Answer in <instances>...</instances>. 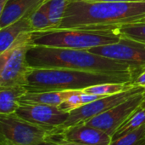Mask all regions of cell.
Wrapping results in <instances>:
<instances>
[{"label": "cell", "mask_w": 145, "mask_h": 145, "mask_svg": "<svg viewBox=\"0 0 145 145\" xmlns=\"http://www.w3.org/2000/svg\"><path fill=\"white\" fill-rule=\"evenodd\" d=\"M110 145H145V124L138 129L112 141Z\"/></svg>", "instance_id": "ffe728a7"}, {"label": "cell", "mask_w": 145, "mask_h": 145, "mask_svg": "<svg viewBox=\"0 0 145 145\" xmlns=\"http://www.w3.org/2000/svg\"><path fill=\"white\" fill-rule=\"evenodd\" d=\"M15 115L31 123L49 131H54L65 124L70 113L61 110L58 106L20 104L16 110Z\"/></svg>", "instance_id": "30bf717a"}, {"label": "cell", "mask_w": 145, "mask_h": 145, "mask_svg": "<svg viewBox=\"0 0 145 145\" xmlns=\"http://www.w3.org/2000/svg\"><path fill=\"white\" fill-rule=\"evenodd\" d=\"M134 86H140L145 87V69H144L141 73H139L135 79L132 81Z\"/></svg>", "instance_id": "cb8c5ba5"}, {"label": "cell", "mask_w": 145, "mask_h": 145, "mask_svg": "<svg viewBox=\"0 0 145 145\" xmlns=\"http://www.w3.org/2000/svg\"><path fill=\"white\" fill-rule=\"evenodd\" d=\"M7 1H8V0H0V11L3 10V9L4 8V6H5Z\"/></svg>", "instance_id": "4316f807"}, {"label": "cell", "mask_w": 145, "mask_h": 145, "mask_svg": "<svg viewBox=\"0 0 145 145\" xmlns=\"http://www.w3.org/2000/svg\"><path fill=\"white\" fill-rule=\"evenodd\" d=\"M59 138L88 145H110L112 137L105 132L86 124H78L66 128H59L51 132Z\"/></svg>", "instance_id": "8fae6325"}, {"label": "cell", "mask_w": 145, "mask_h": 145, "mask_svg": "<svg viewBox=\"0 0 145 145\" xmlns=\"http://www.w3.org/2000/svg\"><path fill=\"white\" fill-rule=\"evenodd\" d=\"M137 22H142V23H145V17L144 18H143V19H141V20H139L138 21H137Z\"/></svg>", "instance_id": "f1b7e54d"}, {"label": "cell", "mask_w": 145, "mask_h": 145, "mask_svg": "<svg viewBox=\"0 0 145 145\" xmlns=\"http://www.w3.org/2000/svg\"><path fill=\"white\" fill-rule=\"evenodd\" d=\"M140 107H141V108H143V109H145V98H144V100L143 101V103H141Z\"/></svg>", "instance_id": "83f0119b"}, {"label": "cell", "mask_w": 145, "mask_h": 145, "mask_svg": "<svg viewBox=\"0 0 145 145\" xmlns=\"http://www.w3.org/2000/svg\"><path fill=\"white\" fill-rule=\"evenodd\" d=\"M48 140H50V141H53L56 144L59 145H88V144H79V143H75V142H70V141H67V140H65V139H62V138H59L54 135H50L48 138Z\"/></svg>", "instance_id": "603a6c76"}, {"label": "cell", "mask_w": 145, "mask_h": 145, "mask_svg": "<svg viewBox=\"0 0 145 145\" xmlns=\"http://www.w3.org/2000/svg\"><path fill=\"white\" fill-rule=\"evenodd\" d=\"M129 76L112 75L66 68H31L26 75L27 91H61L84 90L106 83L133 81Z\"/></svg>", "instance_id": "3957f363"}, {"label": "cell", "mask_w": 145, "mask_h": 145, "mask_svg": "<svg viewBox=\"0 0 145 145\" xmlns=\"http://www.w3.org/2000/svg\"><path fill=\"white\" fill-rule=\"evenodd\" d=\"M93 2H137V1H145V0H87Z\"/></svg>", "instance_id": "484cf974"}, {"label": "cell", "mask_w": 145, "mask_h": 145, "mask_svg": "<svg viewBox=\"0 0 145 145\" xmlns=\"http://www.w3.org/2000/svg\"><path fill=\"white\" fill-rule=\"evenodd\" d=\"M145 98V91L135 94L116 107L82 123L99 128L111 137L116 131L140 107Z\"/></svg>", "instance_id": "9c48e42d"}, {"label": "cell", "mask_w": 145, "mask_h": 145, "mask_svg": "<svg viewBox=\"0 0 145 145\" xmlns=\"http://www.w3.org/2000/svg\"><path fill=\"white\" fill-rule=\"evenodd\" d=\"M68 0H44L41 8L47 13L52 28H58L64 17Z\"/></svg>", "instance_id": "2e32d148"}, {"label": "cell", "mask_w": 145, "mask_h": 145, "mask_svg": "<svg viewBox=\"0 0 145 145\" xmlns=\"http://www.w3.org/2000/svg\"><path fill=\"white\" fill-rule=\"evenodd\" d=\"M145 124V109L139 107L114 133L112 141L116 140L142 126Z\"/></svg>", "instance_id": "e0dca14e"}, {"label": "cell", "mask_w": 145, "mask_h": 145, "mask_svg": "<svg viewBox=\"0 0 145 145\" xmlns=\"http://www.w3.org/2000/svg\"><path fill=\"white\" fill-rule=\"evenodd\" d=\"M31 68H66L99 73L129 76L140 73L129 64L101 56L88 50L67 49L31 44L26 52Z\"/></svg>", "instance_id": "6da1fadb"}, {"label": "cell", "mask_w": 145, "mask_h": 145, "mask_svg": "<svg viewBox=\"0 0 145 145\" xmlns=\"http://www.w3.org/2000/svg\"><path fill=\"white\" fill-rule=\"evenodd\" d=\"M0 145H14L13 144H11L10 142H8V140H6V139H4V138H0ZM37 145H59L58 144H56V143H54V142H53V141H50V140H45L44 142H42V143H40L39 144Z\"/></svg>", "instance_id": "d4e9b609"}, {"label": "cell", "mask_w": 145, "mask_h": 145, "mask_svg": "<svg viewBox=\"0 0 145 145\" xmlns=\"http://www.w3.org/2000/svg\"><path fill=\"white\" fill-rule=\"evenodd\" d=\"M134 87L132 81L126 82V83H106L97 85L93 86L88 87L82 90L86 93L94 94L99 96H110L116 93H120L126 90L131 89Z\"/></svg>", "instance_id": "ac0fdd59"}, {"label": "cell", "mask_w": 145, "mask_h": 145, "mask_svg": "<svg viewBox=\"0 0 145 145\" xmlns=\"http://www.w3.org/2000/svg\"><path fill=\"white\" fill-rule=\"evenodd\" d=\"M44 0H8L0 11V29L25 15H31Z\"/></svg>", "instance_id": "7c38bea8"}, {"label": "cell", "mask_w": 145, "mask_h": 145, "mask_svg": "<svg viewBox=\"0 0 145 145\" xmlns=\"http://www.w3.org/2000/svg\"><path fill=\"white\" fill-rule=\"evenodd\" d=\"M30 22L33 32L52 28L49 18L47 13L41 8V5L30 15Z\"/></svg>", "instance_id": "44dd1931"}, {"label": "cell", "mask_w": 145, "mask_h": 145, "mask_svg": "<svg viewBox=\"0 0 145 145\" xmlns=\"http://www.w3.org/2000/svg\"><path fill=\"white\" fill-rule=\"evenodd\" d=\"M121 37L119 26L103 28H53L32 32L31 44L89 50L101 45L117 43Z\"/></svg>", "instance_id": "277c9868"}, {"label": "cell", "mask_w": 145, "mask_h": 145, "mask_svg": "<svg viewBox=\"0 0 145 145\" xmlns=\"http://www.w3.org/2000/svg\"><path fill=\"white\" fill-rule=\"evenodd\" d=\"M88 50L129 64L140 73L145 69V44L124 36L117 43L94 47Z\"/></svg>", "instance_id": "52a82bcc"}, {"label": "cell", "mask_w": 145, "mask_h": 145, "mask_svg": "<svg viewBox=\"0 0 145 145\" xmlns=\"http://www.w3.org/2000/svg\"><path fill=\"white\" fill-rule=\"evenodd\" d=\"M31 32L23 33L8 49L0 53V87L25 85L31 69L26 62V52L31 45Z\"/></svg>", "instance_id": "5b68a950"}, {"label": "cell", "mask_w": 145, "mask_h": 145, "mask_svg": "<svg viewBox=\"0 0 145 145\" xmlns=\"http://www.w3.org/2000/svg\"><path fill=\"white\" fill-rule=\"evenodd\" d=\"M77 91V90H76ZM75 91H42L31 92L26 91L19 99L20 104H45L52 106H59L65 100L74 93Z\"/></svg>", "instance_id": "4fadbf2b"}, {"label": "cell", "mask_w": 145, "mask_h": 145, "mask_svg": "<svg viewBox=\"0 0 145 145\" xmlns=\"http://www.w3.org/2000/svg\"><path fill=\"white\" fill-rule=\"evenodd\" d=\"M46 128L31 123L14 114L0 115V138L14 145H37L51 135Z\"/></svg>", "instance_id": "8992f818"}, {"label": "cell", "mask_w": 145, "mask_h": 145, "mask_svg": "<svg viewBox=\"0 0 145 145\" xmlns=\"http://www.w3.org/2000/svg\"><path fill=\"white\" fill-rule=\"evenodd\" d=\"M82 90H77L75 91L74 93L70 96L66 100H65L59 106V108L65 111V112H71L78 108H80L81 106H82Z\"/></svg>", "instance_id": "7402d4cb"}, {"label": "cell", "mask_w": 145, "mask_h": 145, "mask_svg": "<svg viewBox=\"0 0 145 145\" xmlns=\"http://www.w3.org/2000/svg\"><path fill=\"white\" fill-rule=\"evenodd\" d=\"M121 34L124 37L145 44V23L134 22L119 26Z\"/></svg>", "instance_id": "d6986e66"}, {"label": "cell", "mask_w": 145, "mask_h": 145, "mask_svg": "<svg viewBox=\"0 0 145 145\" xmlns=\"http://www.w3.org/2000/svg\"><path fill=\"white\" fill-rule=\"evenodd\" d=\"M144 91L145 87L134 86L120 93H116L110 96H105L94 102L82 105L80 108L70 112L67 121L59 128H66L78 124H82L89 121L90 119L123 103L132 96Z\"/></svg>", "instance_id": "ba28073f"}, {"label": "cell", "mask_w": 145, "mask_h": 145, "mask_svg": "<svg viewBox=\"0 0 145 145\" xmlns=\"http://www.w3.org/2000/svg\"><path fill=\"white\" fill-rule=\"evenodd\" d=\"M145 17V1L68 0L58 28H103L134 23Z\"/></svg>", "instance_id": "7a4b0ae2"}, {"label": "cell", "mask_w": 145, "mask_h": 145, "mask_svg": "<svg viewBox=\"0 0 145 145\" xmlns=\"http://www.w3.org/2000/svg\"><path fill=\"white\" fill-rule=\"evenodd\" d=\"M33 32L30 15H25L17 21L0 29V53L8 49L13 43L25 32Z\"/></svg>", "instance_id": "5bb4252c"}, {"label": "cell", "mask_w": 145, "mask_h": 145, "mask_svg": "<svg viewBox=\"0 0 145 145\" xmlns=\"http://www.w3.org/2000/svg\"><path fill=\"white\" fill-rule=\"evenodd\" d=\"M26 91L23 85L0 87V115L14 114L20 107V97Z\"/></svg>", "instance_id": "9a60e30c"}]
</instances>
